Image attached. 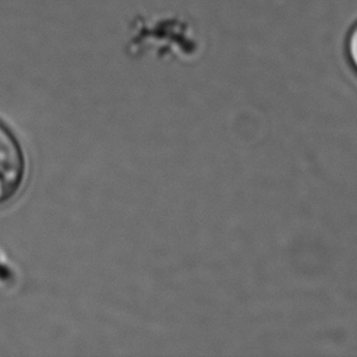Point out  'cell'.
<instances>
[{
	"label": "cell",
	"instance_id": "6da1fadb",
	"mask_svg": "<svg viewBox=\"0 0 357 357\" xmlns=\"http://www.w3.org/2000/svg\"><path fill=\"white\" fill-rule=\"evenodd\" d=\"M25 177V159L20 142L0 121V205L10 201Z\"/></svg>",
	"mask_w": 357,
	"mask_h": 357
},
{
	"label": "cell",
	"instance_id": "7a4b0ae2",
	"mask_svg": "<svg viewBox=\"0 0 357 357\" xmlns=\"http://www.w3.org/2000/svg\"><path fill=\"white\" fill-rule=\"evenodd\" d=\"M344 50H346L347 61L350 63L351 68L357 74V22L351 26V29L347 33Z\"/></svg>",
	"mask_w": 357,
	"mask_h": 357
}]
</instances>
